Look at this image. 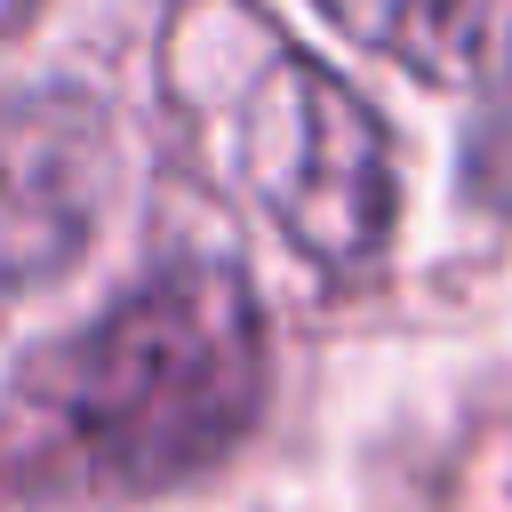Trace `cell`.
I'll return each mask as SVG.
<instances>
[{
  "mask_svg": "<svg viewBox=\"0 0 512 512\" xmlns=\"http://www.w3.org/2000/svg\"><path fill=\"white\" fill-rule=\"evenodd\" d=\"M264 400V312L240 272L176 264L120 296L88 336L24 368L8 456L96 504L208 472Z\"/></svg>",
  "mask_w": 512,
  "mask_h": 512,
  "instance_id": "cell-1",
  "label": "cell"
},
{
  "mask_svg": "<svg viewBox=\"0 0 512 512\" xmlns=\"http://www.w3.org/2000/svg\"><path fill=\"white\" fill-rule=\"evenodd\" d=\"M240 176L320 272H360L392 232V144L376 112L312 56H280L248 88Z\"/></svg>",
  "mask_w": 512,
  "mask_h": 512,
  "instance_id": "cell-2",
  "label": "cell"
},
{
  "mask_svg": "<svg viewBox=\"0 0 512 512\" xmlns=\"http://www.w3.org/2000/svg\"><path fill=\"white\" fill-rule=\"evenodd\" d=\"M104 200V120L80 96L0 104V288L56 280Z\"/></svg>",
  "mask_w": 512,
  "mask_h": 512,
  "instance_id": "cell-3",
  "label": "cell"
},
{
  "mask_svg": "<svg viewBox=\"0 0 512 512\" xmlns=\"http://www.w3.org/2000/svg\"><path fill=\"white\" fill-rule=\"evenodd\" d=\"M360 48L432 88H512V0H320Z\"/></svg>",
  "mask_w": 512,
  "mask_h": 512,
  "instance_id": "cell-4",
  "label": "cell"
}]
</instances>
